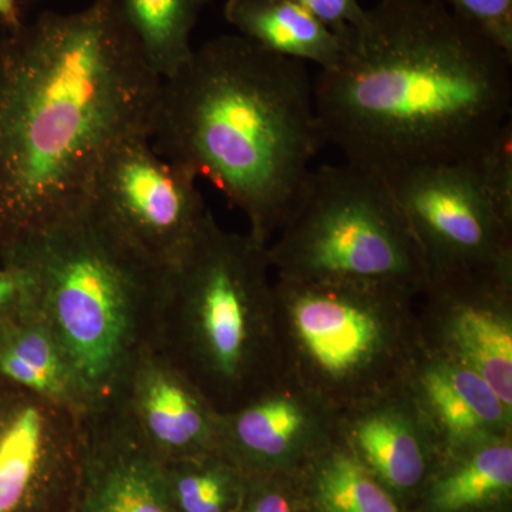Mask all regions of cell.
Returning <instances> with one entry per match:
<instances>
[{
	"label": "cell",
	"mask_w": 512,
	"mask_h": 512,
	"mask_svg": "<svg viewBox=\"0 0 512 512\" xmlns=\"http://www.w3.org/2000/svg\"><path fill=\"white\" fill-rule=\"evenodd\" d=\"M161 82L116 0L10 30L0 42V248L86 205L111 151L150 138Z\"/></svg>",
	"instance_id": "obj_1"
},
{
	"label": "cell",
	"mask_w": 512,
	"mask_h": 512,
	"mask_svg": "<svg viewBox=\"0 0 512 512\" xmlns=\"http://www.w3.org/2000/svg\"><path fill=\"white\" fill-rule=\"evenodd\" d=\"M313 80L326 143L383 175L481 156L511 123L512 59L440 0H380Z\"/></svg>",
	"instance_id": "obj_2"
},
{
	"label": "cell",
	"mask_w": 512,
	"mask_h": 512,
	"mask_svg": "<svg viewBox=\"0 0 512 512\" xmlns=\"http://www.w3.org/2000/svg\"><path fill=\"white\" fill-rule=\"evenodd\" d=\"M150 140L165 160L210 181L264 245L328 144L305 63L239 35L208 40L161 82Z\"/></svg>",
	"instance_id": "obj_3"
},
{
	"label": "cell",
	"mask_w": 512,
	"mask_h": 512,
	"mask_svg": "<svg viewBox=\"0 0 512 512\" xmlns=\"http://www.w3.org/2000/svg\"><path fill=\"white\" fill-rule=\"evenodd\" d=\"M0 256L28 274L35 315L69 359L92 412L106 406L153 345L167 269L137 254L87 204L10 242Z\"/></svg>",
	"instance_id": "obj_4"
},
{
	"label": "cell",
	"mask_w": 512,
	"mask_h": 512,
	"mask_svg": "<svg viewBox=\"0 0 512 512\" xmlns=\"http://www.w3.org/2000/svg\"><path fill=\"white\" fill-rule=\"evenodd\" d=\"M268 245L208 214L183 258L165 271L153 345L220 413L284 373Z\"/></svg>",
	"instance_id": "obj_5"
},
{
	"label": "cell",
	"mask_w": 512,
	"mask_h": 512,
	"mask_svg": "<svg viewBox=\"0 0 512 512\" xmlns=\"http://www.w3.org/2000/svg\"><path fill=\"white\" fill-rule=\"evenodd\" d=\"M282 370L336 412L402 382L419 346L417 296L353 282H274Z\"/></svg>",
	"instance_id": "obj_6"
},
{
	"label": "cell",
	"mask_w": 512,
	"mask_h": 512,
	"mask_svg": "<svg viewBox=\"0 0 512 512\" xmlns=\"http://www.w3.org/2000/svg\"><path fill=\"white\" fill-rule=\"evenodd\" d=\"M278 239L276 278L390 286L419 296L427 268L387 178L360 165H320L306 177Z\"/></svg>",
	"instance_id": "obj_7"
},
{
	"label": "cell",
	"mask_w": 512,
	"mask_h": 512,
	"mask_svg": "<svg viewBox=\"0 0 512 512\" xmlns=\"http://www.w3.org/2000/svg\"><path fill=\"white\" fill-rule=\"evenodd\" d=\"M430 276L512 265V211L495 198L480 156L386 174Z\"/></svg>",
	"instance_id": "obj_8"
},
{
	"label": "cell",
	"mask_w": 512,
	"mask_h": 512,
	"mask_svg": "<svg viewBox=\"0 0 512 512\" xmlns=\"http://www.w3.org/2000/svg\"><path fill=\"white\" fill-rule=\"evenodd\" d=\"M197 180L188 168L161 157L150 138H131L101 163L86 204L137 254L168 269L210 214Z\"/></svg>",
	"instance_id": "obj_9"
},
{
	"label": "cell",
	"mask_w": 512,
	"mask_h": 512,
	"mask_svg": "<svg viewBox=\"0 0 512 512\" xmlns=\"http://www.w3.org/2000/svg\"><path fill=\"white\" fill-rule=\"evenodd\" d=\"M86 416L0 379V512H76Z\"/></svg>",
	"instance_id": "obj_10"
},
{
	"label": "cell",
	"mask_w": 512,
	"mask_h": 512,
	"mask_svg": "<svg viewBox=\"0 0 512 512\" xmlns=\"http://www.w3.org/2000/svg\"><path fill=\"white\" fill-rule=\"evenodd\" d=\"M416 316L424 348L476 370L512 406V265L430 276Z\"/></svg>",
	"instance_id": "obj_11"
},
{
	"label": "cell",
	"mask_w": 512,
	"mask_h": 512,
	"mask_svg": "<svg viewBox=\"0 0 512 512\" xmlns=\"http://www.w3.org/2000/svg\"><path fill=\"white\" fill-rule=\"evenodd\" d=\"M338 413L284 372L248 402L221 413L218 450L247 476L301 473L335 443Z\"/></svg>",
	"instance_id": "obj_12"
},
{
	"label": "cell",
	"mask_w": 512,
	"mask_h": 512,
	"mask_svg": "<svg viewBox=\"0 0 512 512\" xmlns=\"http://www.w3.org/2000/svg\"><path fill=\"white\" fill-rule=\"evenodd\" d=\"M106 406L161 463L218 450L221 413L157 346L141 350Z\"/></svg>",
	"instance_id": "obj_13"
},
{
	"label": "cell",
	"mask_w": 512,
	"mask_h": 512,
	"mask_svg": "<svg viewBox=\"0 0 512 512\" xmlns=\"http://www.w3.org/2000/svg\"><path fill=\"white\" fill-rule=\"evenodd\" d=\"M336 440L404 508L419 497L443 454L403 380L339 412Z\"/></svg>",
	"instance_id": "obj_14"
},
{
	"label": "cell",
	"mask_w": 512,
	"mask_h": 512,
	"mask_svg": "<svg viewBox=\"0 0 512 512\" xmlns=\"http://www.w3.org/2000/svg\"><path fill=\"white\" fill-rule=\"evenodd\" d=\"M403 383L443 454L512 436V406L476 370L424 348L420 340Z\"/></svg>",
	"instance_id": "obj_15"
},
{
	"label": "cell",
	"mask_w": 512,
	"mask_h": 512,
	"mask_svg": "<svg viewBox=\"0 0 512 512\" xmlns=\"http://www.w3.org/2000/svg\"><path fill=\"white\" fill-rule=\"evenodd\" d=\"M76 512H174L161 461L109 406L86 416V457Z\"/></svg>",
	"instance_id": "obj_16"
},
{
	"label": "cell",
	"mask_w": 512,
	"mask_h": 512,
	"mask_svg": "<svg viewBox=\"0 0 512 512\" xmlns=\"http://www.w3.org/2000/svg\"><path fill=\"white\" fill-rule=\"evenodd\" d=\"M512 436L448 451L421 488L417 512H507Z\"/></svg>",
	"instance_id": "obj_17"
},
{
	"label": "cell",
	"mask_w": 512,
	"mask_h": 512,
	"mask_svg": "<svg viewBox=\"0 0 512 512\" xmlns=\"http://www.w3.org/2000/svg\"><path fill=\"white\" fill-rule=\"evenodd\" d=\"M0 379L84 416L92 412L69 359L36 315L0 330Z\"/></svg>",
	"instance_id": "obj_18"
},
{
	"label": "cell",
	"mask_w": 512,
	"mask_h": 512,
	"mask_svg": "<svg viewBox=\"0 0 512 512\" xmlns=\"http://www.w3.org/2000/svg\"><path fill=\"white\" fill-rule=\"evenodd\" d=\"M225 19L239 36L299 62L329 69L342 56L343 40L289 0H227Z\"/></svg>",
	"instance_id": "obj_19"
},
{
	"label": "cell",
	"mask_w": 512,
	"mask_h": 512,
	"mask_svg": "<svg viewBox=\"0 0 512 512\" xmlns=\"http://www.w3.org/2000/svg\"><path fill=\"white\" fill-rule=\"evenodd\" d=\"M299 477L306 512H406L338 440L309 461Z\"/></svg>",
	"instance_id": "obj_20"
},
{
	"label": "cell",
	"mask_w": 512,
	"mask_h": 512,
	"mask_svg": "<svg viewBox=\"0 0 512 512\" xmlns=\"http://www.w3.org/2000/svg\"><path fill=\"white\" fill-rule=\"evenodd\" d=\"M150 69L161 80L174 76L190 60L191 35L202 0H116Z\"/></svg>",
	"instance_id": "obj_21"
},
{
	"label": "cell",
	"mask_w": 512,
	"mask_h": 512,
	"mask_svg": "<svg viewBox=\"0 0 512 512\" xmlns=\"http://www.w3.org/2000/svg\"><path fill=\"white\" fill-rule=\"evenodd\" d=\"M174 512H234L248 476L220 450L161 463Z\"/></svg>",
	"instance_id": "obj_22"
},
{
	"label": "cell",
	"mask_w": 512,
	"mask_h": 512,
	"mask_svg": "<svg viewBox=\"0 0 512 512\" xmlns=\"http://www.w3.org/2000/svg\"><path fill=\"white\" fill-rule=\"evenodd\" d=\"M234 512H306L299 473L248 476L244 497Z\"/></svg>",
	"instance_id": "obj_23"
},
{
	"label": "cell",
	"mask_w": 512,
	"mask_h": 512,
	"mask_svg": "<svg viewBox=\"0 0 512 512\" xmlns=\"http://www.w3.org/2000/svg\"><path fill=\"white\" fill-rule=\"evenodd\" d=\"M512 59V0H440Z\"/></svg>",
	"instance_id": "obj_24"
},
{
	"label": "cell",
	"mask_w": 512,
	"mask_h": 512,
	"mask_svg": "<svg viewBox=\"0 0 512 512\" xmlns=\"http://www.w3.org/2000/svg\"><path fill=\"white\" fill-rule=\"evenodd\" d=\"M35 315L32 282L25 269L2 259L0 264V330Z\"/></svg>",
	"instance_id": "obj_25"
},
{
	"label": "cell",
	"mask_w": 512,
	"mask_h": 512,
	"mask_svg": "<svg viewBox=\"0 0 512 512\" xmlns=\"http://www.w3.org/2000/svg\"><path fill=\"white\" fill-rule=\"evenodd\" d=\"M299 8L311 13L313 18L333 30L336 35L343 36L350 28L362 23L366 9L360 6L359 0H289Z\"/></svg>",
	"instance_id": "obj_26"
},
{
	"label": "cell",
	"mask_w": 512,
	"mask_h": 512,
	"mask_svg": "<svg viewBox=\"0 0 512 512\" xmlns=\"http://www.w3.org/2000/svg\"><path fill=\"white\" fill-rule=\"evenodd\" d=\"M19 0H0V20L10 30L22 25L19 16Z\"/></svg>",
	"instance_id": "obj_27"
},
{
	"label": "cell",
	"mask_w": 512,
	"mask_h": 512,
	"mask_svg": "<svg viewBox=\"0 0 512 512\" xmlns=\"http://www.w3.org/2000/svg\"><path fill=\"white\" fill-rule=\"evenodd\" d=\"M202 2H204V3H205V5H207V3H210V2H211V0H202Z\"/></svg>",
	"instance_id": "obj_28"
}]
</instances>
